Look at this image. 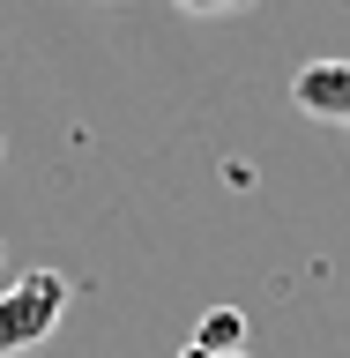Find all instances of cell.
<instances>
[{
    "mask_svg": "<svg viewBox=\"0 0 350 358\" xmlns=\"http://www.w3.org/2000/svg\"><path fill=\"white\" fill-rule=\"evenodd\" d=\"M187 15H231V8H246V0H179Z\"/></svg>",
    "mask_w": 350,
    "mask_h": 358,
    "instance_id": "cell-4",
    "label": "cell"
},
{
    "mask_svg": "<svg viewBox=\"0 0 350 358\" xmlns=\"http://www.w3.org/2000/svg\"><path fill=\"white\" fill-rule=\"evenodd\" d=\"M239 343H246V321H239L231 306L201 313V329H194V351H209V358H239Z\"/></svg>",
    "mask_w": 350,
    "mask_h": 358,
    "instance_id": "cell-3",
    "label": "cell"
},
{
    "mask_svg": "<svg viewBox=\"0 0 350 358\" xmlns=\"http://www.w3.org/2000/svg\"><path fill=\"white\" fill-rule=\"evenodd\" d=\"M67 313V276L60 268H22L15 284H0V358L38 351Z\"/></svg>",
    "mask_w": 350,
    "mask_h": 358,
    "instance_id": "cell-1",
    "label": "cell"
},
{
    "mask_svg": "<svg viewBox=\"0 0 350 358\" xmlns=\"http://www.w3.org/2000/svg\"><path fill=\"white\" fill-rule=\"evenodd\" d=\"M291 105L306 112V120L350 127V60H306L291 75Z\"/></svg>",
    "mask_w": 350,
    "mask_h": 358,
    "instance_id": "cell-2",
    "label": "cell"
}]
</instances>
